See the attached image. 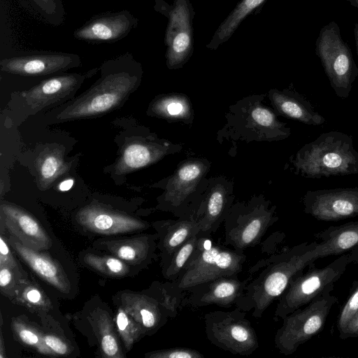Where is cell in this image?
I'll list each match as a JSON object with an SVG mask.
<instances>
[{
	"label": "cell",
	"instance_id": "d4e9b609",
	"mask_svg": "<svg viewBox=\"0 0 358 358\" xmlns=\"http://www.w3.org/2000/svg\"><path fill=\"white\" fill-rule=\"evenodd\" d=\"M227 192L221 185L214 187L201 208L194 215L200 228V234L210 236L220 228L229 213Z\"/></svg>",
	"mask_w": 358,
	"mask_h": 358
},
{
	"label": "cell",
	"instance_id": "8992f818",
	"mask_svg": "<svg viewBox=\"0 0 358 358\" xmlns=\"http://www.w3.org/2000/svg\"><path fill=\"white\" fill-rule=\"evenodd\" d=\"M185 292L174 282H158L149 294L124 293L122 308L150 335L176 317L185 306Z\"/></svg>",
	"mask_w": 358,
	"mask_h": 358
},
{
	"label": "cell",
	"instance_id": "6da1fadb",
	"mask_svg": "<svg viewBox=\"0 0 358 358\" xmlns=\"http://www.w3.org/2000/svg\"><path fill=\"white\" fill-rule=\"evenodd\" d=\"M317 241L304 242L266 255L248 270L250 279L235 308L260 319L266 310L280 297L291 280L318 259Z\"/></svg>",
	"mask_w": 358,
	"mask_h": 358
},
{
	"label": "cell",
	"instance_id": "d590c367",
	"mask_svg": "<svg viewBox=\"0 0 358 358\" xmlns=\"http://www.w3.org/2000/svg\"><path fill=\"white\" fill-rule=\"evenodd\" d=\"M250 117L257 126L272 129L278 137L286 138L290 134V129L279 122L274 114L266 108L255 107L251 110Z\"/></svg>",
	"mask_w": 358,
	"mask_h": 358
},
{
	"label": "cell",
	"instance_id": "4fadbf2b",
	"mask_svg": "<svg viewBox=\"0 0 358 358\" xmlns=\"http://www.w3.org/2000/svg\"><path fill=\"white\" fill-rule=\"evenodd\" d=\"M78 55L64 52L28 54L5 58L0 62L1 71L24 76H40L80 66Z\"/></svg>",
	"mask_w": 358,
	"mask_h": 358
},
{
	"label": "cell",
	"instance_id": "1f68e13d",
	"mask_svg": "<svg viewBox=\"0 0 358 358\" xmlns=\"http://www.w3.org/2000/svg\"><path fill=\"white\" fill-rule=\"evenodd\" d=\"M115 322L117 331L127 350H129L134 343L145 334L143 327L131 317L122 307L117 309Z\"/></svg>",
	"mask_w": 358,
	"mask_h": 358
},
{
	"label": "cell",
	"instance_id": "e575fe53",
	"mask_svg": "<svg viewBox=\"0 0 358 358\" xmlns=\"http://www.w3.org/2000/svg\"><path fill=\"white\" fill-rule=\"evenodd\" d=\"M152 110L161 116L182 118L187 115L189 108L185 99L169 96L157 100L153 104Z\"/></svg>",
	"mask_w": 358,
	"mask_h": 358
},
{
	"label": "cell",
	"instance_id": "4dcf8cb0",
	"mask_svg": "<svg viewBox=\"0 0 358 358\" xmlns=\"http://www.w3.org/2000/svg\"><path fill=\"white\" fill-rule=\"evenodd\" d=\"M199 235L192 236L174 252L169 263L162 268V274L166 280L171 282L178 280L196 250Z\"/></svg>",
	"mask_w": 358,
	"mask_h": 358
},
{
	"label": "cell",
	"instance_id": "4316f807",
	"mask_svg": "<svg viewBox=\"0 0 358 358\" xmlns=\"http://www.w3.org/2000/svg\"><path fill=\"white\" fill-rule=\"evenodd\" d=\"M164 148L142 143L128 144L116 164L118 174H124L145 166L164 155Z\"/></svg>",
	"mask_w": 358,
	"mask_h": 358
},
{
	"label": "cell",
	"instance_id": "f546056e",
	"mask_svg": "<svg viewBox=\"0 0 358 358\" xmlns=\"http://www.w3.org/2000/svg\"><path fill=\"white\" fill-rule=\"evenodd\" d=\"M93 326L98 336L102 353L106 357L120 358L122 354L117 336L110 316L100 312L94 318Z\"/></svg>",
	"mask_w": 358,
	"mask_h": 358
},
{
	"label": "cell",
	"instance_id": "60d3db41",
	"mask_svg": "<svg viewBox=\"0 0 358 358\" xmlns=\"http://www.w3.org/2000/svg\"><path fill=\"white\" fill-rule=\"evenodd\" d=\"M43 341L54 355H66L71 351L68 343L59 336L53 334H44Z\"/></svg>",
	"mask_w": 358,
	"mask_h": 358
},
{
	"label": "cell",
	"instance_id": "7402d4cb",
	"mask_svg": "<svg viewBox=\"0 0 358 358\" xmlns=\"http://www.w3.org/2000/svg\"><path fill=\"white\" fill-rule=\"evenodd\" d=\"M313 236L320 241L315 248L318 259L341 255L358 246V221L330 226Z\"/></svg>",
	"mask_w": 358,
	"mask_h": 358
},
{
	"label": "cell",
	"instance_id": "bcb514c9",
	"mask_svg": "<svg viewBox=\"0 0 358 358\" xmlns=\"http://www.w3.org/2000/svg\"><path fill=\"white\" fill-rule=\"evenodd\" d=\"M355 1L357 2V5H358V0H355Z\"/></svg>",
	"mask_w": 358,
	"mask_h": 358
},
{
	"label": "cell",
	"instance_id": "83f0119b",
	"mask_svg": "<svg viewBox=\"0 0 358 358\" xmlns=\"http://www.w3.org/2000/svg\"><path fill=\"white\" fill-rule=\"evenodd\" d=\"M39 187L46 189L68 171L69 165L64 161L61 148H50L43 151L36 163Z\"/></svg>",
	"mask_w": 358,
	"mask_h": 358
},
{
	"label": "cell",
	"instance_id": "7bdbcfd3",
	"mask_svg": "<svg viewBox=\"0 0 358 358\" xmlns=\"http://www.w3.org/2000/svg\"><path fill=\"white\" fill-rule=\"evenodd\" d=\"M341 339L358 338V311L349 321L346 327L339 332Z\"/></svg>",
	"mask_w": 358,
	"mask_h": 358
},
{
	"label": "cell",
	"instance_id": "e0dca14e",
	"mask_svg": "<svg viewBox=\"0 0 358 358\" xmlns=\"http://www.w3.org/2000/svg\"><path fill=\"white\" fill-rule=\"evenodd\" d=\"M77 219L85 229L106 235L142 231L149 227L141 220L95 204L82 208Z\"/></svg>",
	"mask_w": 358,
	"mask_h": 358
},
{
	"label": "cell",
	"instance_id": "ba28073f",
	"mask_svg": "<svg viewBox=\"0 0 358 358\" xmlns=\"http://www.w3.org/2000/svg\"><path fill=\"white\" fill-rule=\"evenodd\" d=\"M205 333L215 346L233 355L248 356L259 348L255 329L246 317V312L216 310L203 316Z\"/></svg>",
	"mask_w": 358,
	"mask_h": 358
},
{
	"label": "cell",
	"instance_id": "2e32d148",
	"mask_svg": "<svg viewBox=\"0 0 358 358\" xmlns=\"http://www.w3.org/2000/svg\"><path fill=\"white\" fill-rule=\"evenodd\" d=\"M0 211L1 223L22 245L37 251L51 246V239L45 230L28 212L8 202L1 203Z\"/></svg>",
	"mask_w": 358,
	"mask_h": 358
},
{
	"label": "cell",
	"instance_id": "9c48e42d",
	"mask_svg": "<svg viewBox=\"0 0 358 358\" xmlns=\"http://www.w3.org/2000/svg\"><path fill=\"white\" fill-rule=\"evenodd\" d=\"M154 8L168 19L164 36L166 65L171 69L180 68L194 51V8L189 0H174L172 5L155 0Z\"/></svg>",
	"mask_w": 358,
	"mask_h": 358
},
{
	"label": "cell",
	"instance_id": "7a4b0ae2",
	"mask_svg": "<svg viewBox=\"0 0 358 358\" xmlns=\"http://www.w3.org/2000/svg\"><path fill=\"white\" fill-rule=\"evenodd\" d=\"M101 72L94 85L62 108L57 120L96 117L118 108L139 83L141 66L130 53H125L104 62Z\"/></svg>",
	"mask_w": 358,
	"mask_h": 358
},
{
	"label": "cell",
	"instance_id": "d6a6232c",
	"mask_svg": "<svg viewBox=\"0 0 358 358\" xmlns=\"http://www.w3.org/2000/svg\"><path fill=\"white\" fill-rule=\"evenodd\" d=\"M83 259L85 264L90 268L108 276L122 277L129 271L127 265L117 257L87 253Z\"/></svg>",
	"mask_w": 358,
	"mask_h": 358
},
{
	"label": "cell",
	"instance_id": "44dd1931",
	"mask_svg": "<svg viewBox=\"0 0 358 358\" xmlns=\"http://www.w3.org/2000/svg\"><path fill=\"white\" fill-rule=\"evenodd\" d=\"M153 226L157 232L162 268L178 248L192 236L200 234L199 224L193 217L159 221Z\"/></svg>",
	"mask_w": 358,
	"mask_h": 358
},
{
	"label": "cell",
	"instance_id": "5bb4252c",
	"mask_svg": "<svg viewBox=\"0 0 358 358\" xmlns=\"http://www.w3.org/2000/svg\"><path fill=\"white\" fill-rule=\"evenodd\" d=\"M238 276L218 278L186 289L189 294L185 299V306L197 308L210 305L222 308L235 306L250 279L248 275L244 280H241Z\"/></svg>",
	"mask_w": 358,
	"mask_h": 358
},
{
	"label": "cell",
	"instance_id": "9a60e30c",
	"mask_svg": "<svg viewBox=\"0 0 358 358\" xmlns=\"http://www.w3.org/2000/svg\"><path fill=\"white\" fill-rule=\"evenodd\" d=\"M137 24L138 19L127 10L103 13L76 29L73 37L91 43H113L126 37Z\"/></svg>",
	"mask_w": 358,
	"mask_h": 358
},
{
	"label": "cell",
	"instance_id": "8d00e7d4",
	"mask_svg": "<svg viewBox=\"0 0 358 358\" xmlns=\"http://www.w3.org/2000/svg\"><path fill=\"white\" fill-rule=\"evenodd\" d=\"M35 6L49 23L59 25L63 21L64 10L60 0H31Z\"/></svg>",
	"mask_w": 358,
	"mask_h": 358
},
{
	"label": "cell",
	"instance_id": "3957f363",
	"mask_svg": "<svg viewBox=\"0 0 358 358\" xmlns=\"http://www.w3.org/2000/svg\"><path fill=\"white\" fill-rule=\"evenodd\" d=\"M292 164L296 173L306 178L354 175L358 173V152L351 135L329 131L305 144Z\"/></svg>",
	"mask_w": 358,
	"mask_h": 358
},
{
	"label": "cell",
	"instance_id": "ffe728a7",
	"mask_svg": "<svg viewBox=\"0 0 358 358\" xmlns=\"http://www.w3.org/2000/svg\"><path fill=\"white\" fill-rule=\"evenodd\" d=\"M8 243L21 259L43 280L62 292L70 290L69 280L61 265L49 255L26 247L10 234Z\"/></svg>",
	"mask_w": 358,
	"mask_h": 358
},
{
	"label": "cell",
	"instance_id": "7c38bea8",
	"mask_svg": "<svg viewBox=\"0 0 358 358\" xmlns=\"http://www.w3.org/2000/svg\"><path fill=\"white\" fill-rule=\"evenodd\" d=\"M304 212L320 221L336 222L358 217V186L308 191Z\"/></svg>",
	"mask_w": 358,
	"mask_h": 358
},
{
	"label": "cell",
	"instance_id": "8fae6325",
	"mask_svg": "<svg viewBox=\"0 0 358 358\" xmlns=\"http://www.w3.org/2000/svg\"><path fill=\"white\" fill-rule=\"evenodd\" d=\"M317 54L335 94L341 99L348 98L357 69L337 28L329 24L322 29L317 43Z\"/></svg>",
	"mask_w": 358,
	"mask_h": 358
},
{
	"label": "cell",
	"instance_id": "603a6c76",
	"mask_svg": "<svg viewBox=\"0 0 358 358\" xmlns=\"http://www.w3.org/2000/svg\"><path fill=\"white\" fill-rule=\"evenodd\" d=\"M157 234H143L129 239L110 240L104 244L108 251L123 261L147 265L157 257Z\"/></svg>",
	"mask_w": 358,
	"mask_h": 358
},
{
	"label": "cell",
	"instance_id": "b9f144b4",
	"mask_svg": "<svg viewBox=\"0 0 358 358\" xmlns=\"http://www.w3.org/2000/svg\"><path fill=\"white\" fill-rule=\"evenodd\" d=\"M9 245L6 237L4 238L1 234L0 238V265L9 266L20 273L27 274L17 264L10 250Z\"/></svg>",
	"mask_w": 358,
	"mask_h": 358
},
{
	"label": "cell",
	"instance_id": "30bf717a",
	"mask_svg": "<svg viewBox=\"0 0 358 358\" xmlns=\"http://www.w3.org/2000/svg\"><path fill=\"white\" fill-rule=\"evenodd\" d=\"M278 217L266 203H252L229 210L224 222V245L243 252L257 246Z\"/></svg>",
	"mask_w": 358,
	"mask_h": 358
},
{
	"label": "cell",
	"instance_id": "5b68a950",
	"mask_svg": "<svg viewBox=\"0 0 358 358\" xmlns=\"http://www.w3.org/2000/svg\"><path fill=\"white\" fill-rule=\"evenodd\" d=\"M245 262L243 252L213 242L210 236L200 234L193 255L174 282L186 290L218 278L239 275Z\"/></svg>",
	"mask_w": 358,
	"mask_h": 358
},
{
	"label": "cell",
	"instance_id": "f1b7e54d",
	"mask_svg": "<svg viewBox=\"0 0 358 358\" xmlns=\"http://www.w3.org/2000/svg\"><path fill=\"white\" fill-rule=\"evenodd\" d=\"M11 300L41 316L48 313L52 308L44 291L28 277L20 280Z\"/></svg>",
	"mask_w": 358,
	"mask_h": 358
},
{
	"label": "cell",
	"instance_id": "ab89813d",
	"mask_svg": "<svg viewBox=\"0 0 358 358\" xmlns=\"http://www.w3.org/2000/svg\"><path fill=\"white\" fill-rule=\"evenodd\" d=\"M358 311V282L355 285L350 297L342 308L338 317L337 327L341 331L351 318Z\"/></svg>",
	"mask_w": 358,
	"mask_h": 358
},
{
	"label": "cell",
	"instance_id": "836d02e7",
	"mask_svg": "<svg viewBox=\"0 0 358 358\" xmlns=\"http://www.w3.org/2000/svg\"><path fill=\"white\" fill-rule=\"evenodd\" d=\"M13 328L17 338L25 345L34 348L40 353L54 355L44 343L43 334L32 324L17 318L13 320Z\"/></svg>",
	"mask_w": 358,
	"mask_h": 358
},
{
	"label": "cell",
	"instance_id": "f35d334b",
	"mask_svg": "<svg viewBox=\"0 0 358 358\" xmlns=\"http://www.w3.org/2000/svg\"><path fill=\"white\" fill-rule=\"evenodd\" d=\"M147 358H203L199 351L189 348L176 347L155 350L145 355Z\"/></svg>",
	"mask_w": 358,
	"mask_h": 358
},
{
	"label": "cell",
	"instance_id": "ee69618b",
	"mask_svg": "<svg viewBox=\"0 0 358 358\" xmlns=\"http://www.w3.org/2000/svg\"><path fill=\"white\" fill-rule=\"evenodd\" d=\"M73 183L74 182L72 179L63 180L59 185V189L62 192L67 191L71 188V187L73 185Z\"/></svg>",
	"mask_w": 358,
	"mask_h": 358
},
{
	"label": "cell",
	"instance_id": "ac0fdd59",
	"mask_svg": "<svg viewBox=\"0 0 358 358\" xmlns=\"http://www.w3.org/2000/svg\"><path fill=\"white\" fill-rule=\"evenodd\" d=\"M85 77L78 73L52 77L24 92L23 96L30 108L38 111L71 96L80 87Z\"/></svg>",
	"mask_w": 358,
	"mask_h": 358
},
{
	"label": "cell",
	"instance_id": "f6af8a7d",
	"mask_svg": "<svg viewBox=\"0 0 358 358\" xmlns=\"http://www.w3.org/2000/svg\"><path fill=\"white\" fill-rule=\"evenodd\" d=\"M355 40H356V45H357V50L358 54V25L357 24L355 29Z\"/></svg>",
	"mask_w": 358,
	"mask_h": 358
},
{
	"label": "cell",
	"instance_id": "277c9868",
	"mask_svg": "<svg viewBox=\"0 0 358 358\" xmlns=\"http://www.w3.org/2000/svg\"><path fill=\"white\" fill-rule=\"evenodd\" d=\"M358 263L356 246L323 268H313L294 276L278 299L273 314L275 322L282 320L294 310L306 306L327 291H332L337 282L351 264Z\"/></svg>",
	"mask_w": 358,
	"mask_h": 358
},
{
	"label": "cell",
	"instance_id": "cb8c5ba5",
	"mask_svg": "<svg viewBox=\"0 0 358 358\" xmlns=\"http://www.w3.org/2000/svg\"><path fill=\"white\" fill-rule=\"evenodd\" d=\"M270 99L282 115L310 126H319L326 122L312 103L302 96L291 92L273 91Z\"/></svg>",
	"mask_w": 358,
	"mask_h": 358
},
{
	"label": "cell",
	"instance_id": "484cf974",
	"mask_svg": "<svg viewBox=\"0 0 358 358\" xmlns=\"http://www.w3.org/2000/svg\"><path fill=\"white\" fill-rule=\"evenodd\" d=\"M266 1L241 0L217 27L206 48L215 50L227 42L245 18L262 6Z\"/></svg>",
	"mask_w": 358,
	"mask_h": 358
},
{
	"label": "cell",
	"instance_id": "52a82bcc",
	"mask_svg": "<svg viewBox=\"0 0 358 358\" xmlns=\"http://www.w3.org/2000/svg\"><path fill=\"white\" fill-rule=\"evenodd\" d=\"M331 292H325L282 320V326L274 337L275 346L281 354L292 355L301 345L322 330L332 307L338 301Z\"/></svg>",
	"mask_w": 358,
	"mask_h": 358
},
{
	"label": "cell",
	"instance_id": "74e56055",
	"mask_svg": "<svg viewBox=\"0 0 358 358\" xmlns=\"http://www.w3.org/2000/svg\"><path fill=\"white\" fill-rule=\"evenodd\" d=\"M27 277L9 266L0 265V289L2 294L12 299L20 280Z\"/></svg>",
	"mask_w": 358,
	"mask_h": 358
},
{
	"label": "cell",
	"instance_id": "d6986e66",
	"mask_svg": "<svg viewBox=\"0 0 358 358\" xmlns=\"http://www.w3.org/2000/svg\"><path fill=\"white\" fill-rule=\"evenodd\" d=\"M206 170L202 162H188L180 166L169 180L163 201L165 208L178 218L182 217V208L195 192Z\"/></svg>",
	"mask_w": 358,
	"mask_h": 358
}]
</instances>
